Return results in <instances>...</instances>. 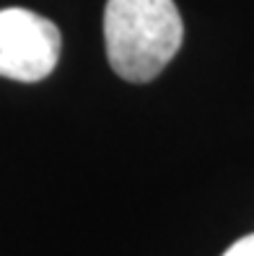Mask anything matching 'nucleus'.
Returning a JSON list of instances; mask_svg holds the SVG:
<instances>
[{
	"label": "nucleus",
	"instance_id": "obj_1",
	"mask_svg": "<svg viewBox=\"0 0 254 256\" xmlns=\"http://www.w3.org/2000/svg\"><path fill=\"white\" fill-rule=\"evenodd\" d=\"M184 26L174 0H109L104 42L112 70L130 83H148L182 47Z\"/></svg>",
	"mask_w": 254,
	"mask_h": 256
},
{
	"label": "nucleus",
	"instance_id": "obj_2",
	"mask_svg": "<svg viewBox=\"0 0 254 256\" xmlns=\"http://www.w3.org/2000/svg\"><path fill=\"white\" fill-rule=\"evenodd\" d=\"M60 60L57 26L26 8L0 10V75L21 83L44 80Z\"/></svg>",
	"mask_w": 254,
	"mask_h": 256
},
{
	"label": "nucleus",
	"instance_id": "obj_3",
	"mask_svg": "<svg viewBox=\"0 0 254 256\" xmlns=\"http://www.w3.org/2000/svg\"><path fill=\"white\" fill-rule=\"evenodd\" d=\"M223 256H254V233L241 238V240H236Z\"/></svg>",
	"mask_w": 254,
	"mask_h": 256
}]
</instances>
